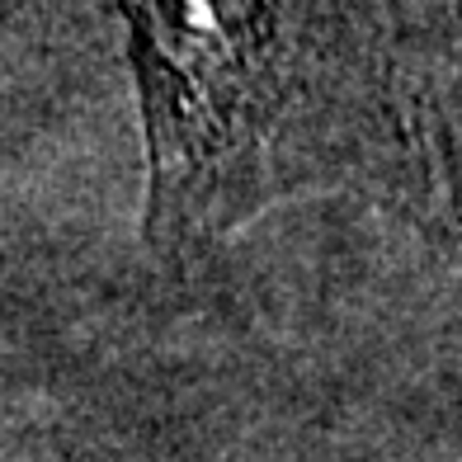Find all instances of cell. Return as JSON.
<instances>
[{
  "instance_id": "obj_1",
  "label": "cell",
  "mask_w": 462,
  "mask_h": 462,
  "mask_svg": "<svg viewBox=\"0 0 462 462\" xmlns=\"http://www.w3.org/2000/svg\"><path fill=\"white\" fill-rule=\"evenodd\" d=\"M128 10L146 48L156 161L189 184L250 137L260 109L250 0H128Z\"/></svg>"
}]
</instances>
